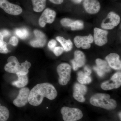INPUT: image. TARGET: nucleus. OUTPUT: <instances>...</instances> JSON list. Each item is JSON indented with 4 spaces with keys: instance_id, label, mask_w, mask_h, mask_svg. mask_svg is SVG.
Wrapping results in <instances>:
<instances>
[{
    "instance_id": "nucleus-7",
    "label": "nucleus",
    "mask_w": 121,
    "mask_h": 121,
    "mask_svg": "<svg viewBox=\"0 0 121 121\" xmlns=\"http://www.w3.org/2000/svg\"><path fill=\"white\" fill-rule=\"evenodd\" d=\"M0 8L6 13L15 16L19 15L23 12L21 7L11 3L7 0H0Z\"/></svg>"
},
{
    "instance_id": "nucleus-16",
    "label": "nucleus",
    "mask_w": 121,
    "mask_h": 121,
    "mask_svg": "<svg viewBox=\"0 0 121 121\" xmlns=\"http://www.w3.org/2000/svg\"><path fill=\"white\" fill-rule=\"evenodd\" d=\"M74 70H78L83 66L86 63V56L83 52L80 51H76L74 53V59L71 60Z\"/></svg>"
},
{
    "instance_id": "nucleus-20",
    "label": "nucleus",
    "mask_w": 121,
    "mask_h": 121,
    "mask_svg": "<svg viewBox=\"0 0 121 121\" xmlns=\"http://www.w3.org/2000/svg\"><path fill=\"white\" fill-rule=\"evenodd\" d=\"M33 9L36 12L43 11L46 5L47 0H31Z\"/></svg>"
},
{
    "instance_id": "nucleus-11",
    "label": "nucleus",
    "mask_w": 121,
    "mask_h": 121,
    "mask_svg": "<svg viewBox=\"0 0 121 121\" xmlns=\"http://www.w3.org/2000/svg\"><path fill=\"white\" fill-rule=\"evenodd\" d=\"M108 31L95 28L94 29V40L96 45L102 46L108 42Z\"/></svg>"
},
{
    "instance_id": "nucleus-32",
    "label": "nucleus",
    "mask_w": 121,
    "mask_h": 121,
    "mask_svg": "<svg viewBox=\"0 0 121 121\" xmlns=\"http://www.w3.org/2000/svg\"><path fill=\"white\" fill-rule=\"evenodd\" d=\"M94 69L95 71L97 72L98 75L99 76H100V77H103V76L105 75V73H104L103 71L99 69L96 66L94 67Z\"/></svg>"
},
{
    "instance_id": "nucleus-18",
    "label": "nucleus",
    "mask_w": 121,
    "mask_h": 121,
    "mask_svg": "<svg viewBox=\"0 0 121 121\" xmlns=\"http://www.w3.org/2000/svg\"><path fill=\"white\" fill-rule=\"evenodd\" d=\"M17 75L18 79L12 82L13 86L17 87V88H23L26 86L28 82V78L27 75Z\"/></svg>"
},
{
    "instance_id": "nucleus-37",
    "label": "nucleus",
    "mask_w": 121,
    "mask_h": 121,
    "mask_svg": "<svg viewBox=\"0 0 121 121\" xmlns=\"http://www.w3.org/2000/svg\"><path fill=\"white\" fill-rule=\"evenodd\" d=\"M4 37L1 33L0 32V43L3 42L4 41Z\"/></svg>"
},
{
    "instance_id": "nucleus-9",
    "label": "nucleus",
    "mask_w": 121,
    "mask_h": 121,
    "mask_svg": "<svg viewBox=\"0 0 121 121\" xmlns=\"http://www.w3.org/2000/svg\"><path fill=\"white\" fill-rule=\"evenodd\" d=\"M30 91L28 88L24 87L21 88L19 91L18 96L13 101V104L18 107L24 106L28 102Z\"/></svg>"
},
{
    "instance_id": "nucleus-15",
    "label": "nucleus",
    "mask_w": 121,
    "mask_h": 121,
    "mask_svg": "<svg viewBox=\"0 0 121 121\" xmlns=\"http://www.w3.org/2000/svg\"><path fill=\"white\" fill-rule=\"evenodd\" d=\"M83 6L87 13L90 14H96L101 9V4L98 0H83Z\"/></svg>"
},
{
    "instance_id": "nucleus-4",
    "label": "nucleus",
    "mask_w": 121,
    "mask_h": 121,
    "mask_svg": "<svg viewBox=\"0 0 121 121\" xmlns=\"http://www.w3.org/2000/svg\"><path fill=\"white\" fill-rule=\"evenodd\" d=\"M56 70L59 75V83L62 86L66 85L70 79L71 66L67 63H62L58 66Z\"/></svg>"
},
{
    "instance_id": "nucleus-34",
    "label": "nucleus",
    "mask_w": 121,
    "mask_h": 121,
    "mask_svg": "<svg viewBox=\"0 0 121 121\" xmlns=\"http://www.w3.org/2000/svg\"><path fill=\"white\" fill-rule=\"evenodd\" d=\"M84 72L88 75H90L91 73V70L89 67L86 66L84 67Z\"/></svg>"
},
{
    "instance_id": "nucleus-12",
    "label": "nucleus",
    "mask_w": 121,
    "mask_h": 121,
    "mask_svg": "<svg viewBox=\"0 0 121 121\" xmlns=\"http://www.w3.org/2000/svg\"><path fill=\"white\" fill-rule=\"evenodd\" d=\"M8 63L4 66V70L7 72L18 74L20 70L21 65L16 57L12 56L8 59Z\"/></svg>"
},
{
    "instance_id": "nucleus-17",
    "label": "nucleus",
    "mask_w": 121,
    "mask_h": 121,
    "mask_svg": "<svg viewBox=\"0 0 121 121\" xmlns=\"http://www.w3.org/2000/svg\"><path fill=\"white\" fill-rule=\"evenodd\" d=\"M105 59L111 68L117 70L121 69V60L118 54L111 53L106 56Z\"/></svg>"
},
{
    "instance_id": "nucleus-1",
    "label": "nucleus",
    "mask_w": 121,
    "mask_h": 121,
    "mask_svg": "<svg viewBox=\"0 0 121 121\" xmlns=\"http://www.w3.org/2000/svg\"><path fill=\"white\" fill-rule=\"evenodd\" d=\"M57 95V91L52 84L48 83H39L30 91L28 102L31 105L37 106L41 104L44 97L53 100Z\"/></svg>"
},
{
    "instance_id": "nucleus-10",
    "label": "nucleus",
    "mask_w": 121,
    "mask_h": 121,
    "mask_svg": "<svg viewBox=\"0 0 121 121\" xmlns=\"http://www.w3.org/2000/svg\"><path fill=\"white\" fill-rule=\"evenodd\" d=\"M94 38L91 35L85 36H77L74 39V42L76 47L82 48L83 49H89L91 47V44L94 41Z\"/></svg>"
},
{
    "instance_id": "nucleus-27",
    "label": "nucleus",
    "mask_w": 121,
    "mask_h": 121,
    "mask_svg": "<svg viewBox=\"0 0 121 121\" xmlns=\"http://www.w3.org/2000/svg\"><path fill=\"white\" fill-rule=\"evenodd\" d=\"M73 20L68 18H63L60 21V24L64 27H70Z\"/></svg>"
},
{
    "instance_id": "nucleus-38",
    "label": "nucleus",
    "mask_w": 121,
    "mask_h": 121,
    "mask_svg": "<svg viewBox=\"0 0 121 121\" xmlns=\"http://www.w3.org/2000/svg\"><path fill=\"white\" fill-rule=\"evenodd\" d=\"M118 115H119V118H120V120H121V112H119V114H118Z\"/></svg>"
},
{
    "instance_id": "nucleus-31",
    "label": "nucleus",
    "mask_w": 121,
    "mask_h": 121,
    "mask_svg": "<svg viewBox=\"0 0 121 121\" xmlns=\"http://www.w3.org/2000/svg\"><path fill=\"white\" fill-rule=\"evenodd\" d=\"M19 43V40L16 37L13 36L11 37L9 41V43L13 46H17Z\"/></svg>"
},
{
    "instance_id": "nucleus-6",
    "label": "nucleus",
    "mask_w": 121,
    "mask_h": 121,
    "mask_svg": "<svg viewBox=\"0 0 121 121\" xmlns=\"http://www.w3.org/2000/svg\"><path fill=\"white\" fill-rule=\"evenodd\" d=\"M121 85V73L117 72L112 76L110 80L103 82L101 87L104 90H110L117 89Z\"/></svg>"
},
{
    "instance_id": "nucleus-8",
    "label": "nucleus",
    "mask_w": 121,
    "mask_h": 121,
    "mask_svg": "<svg viewBox=\"0 0 121 121\" xmlns=\"http://www.w3.org/2000/svg\"><path fill=\"white\" fill-rule=\"evenodd\" d=\"M55 11L49 8L45 9L39 20V24L41 27H44L46 24H51L54 22L56 17Z\"/></svg>"
},
{
    "instance_id": "nucleus-35",
    "label": "nucleus",
    "mask_w": 121,
    "mask_h": 121,
    "mask_svg": "<svg viewBox=\"0 0 121 121\" xmlns=\"http://www.w3.org/2000/svg\"><path fill=\"white\" fill-rule=\"evenodd\" d=\"M52 4H60L64 2V0H49Z\"/></svg>"
},
{
    "instance_id": "nucleus-2",
    "label": "nucleus",
    "mask_w": 121,
    "mask_h": 121,
    "mask_svg": "<svg viewBox=\"0 0 121 121\" xmlns=\"http://www.w3.org/2000/svg\"><path fill=\"white\" fill-rule=\"evenodd\" d=\"M90 102L92 105L108 110L114 109L117 104L115 100L110 99V95L108 94L97 93L91 96Z\"/></svg>"
},
{
    "instance_id": "nucleus-13",
    "label": "nucleus",
    "mask_w": 121,
    "mask_h": 121,
    "mask_svg": "<svg viewBox=\"0 0 121 121\" xmlns=\"http://www.w3.org/2000/svg\"><path fill=\"white\" fill-rule=\"evenodd\" d=\"M35 38L30 41V44L34 48H42L44 47L47 42V37L44 33L40 30H34Z\"/></svg>"
},
{
    "instance_id": "nucleus-14",
    "label": "nucleus",
    "mask_w": 121,
    "mask_h": 121,
    "mask_svg": "<svg viewBox=\"0 0 121 121\" xmlns=\"http://www.w3.org/2000/svg\"><path fill=\"white\" fill-rule=\"evenodd\" d=\"M87 91V87L84 84L76 83L73 87V97L78 102H83L85 101L84 95Z\"/></svg>"
},
{
    "instance_id": "nucleus-25",
    "label": "nucleus",
    "mask_w": 121,
    "mask_h": 121,
    "mask_svg": "<svg viewBox=\"0 0 121 121\" xmlns=\"http://www.w3.org/2000/svg\"><path fill=\"white\" fill-rule=\"evenodd\" d=\"M21 67L20 70L18 74L22 75H26L29 72V69L31 66V63L27 60H25L24 62L21 63Z\"/></svg>"
},
{
    "instance_id": "nucleus-24",
    "label": "nucleus",
    "mask_w": 121,
    "mask_h": 121,
    "mask_svg": "<svg viewBox=\"0 0 121 121\" xmlns=\"http://www.w3.org/2000/svg\"><path fill=\"white\" fill-rule=\"evenodd\" d=\"M69 27L73 31L82 30L84 27V23L80 20H73Z\"/></svg>"
},
{
    "instance_id": "nucleus-28",
    "label": "nucleus",
    "mask_w": 121,
    "mask_h": 121,
    "mask_svg": "<svg viewBox=\"0 0 121 121\" xmlns=\"http://www.w3.org/2000/svg\"><path fill=\"white\" fill-rule=\"evenodd\" d=\"M9 52L7 48V43L5 41L0 43V53L6 54Z\"/></svg>"
},
{
    "instance_id": "nucleus-33",
    "label": "nucleus",
    "mask_w": 121,
    "mask_h": 121,
    "mask_svg": "<svg viewBox=\"0 0 121 121\" xmlns=\"http://www.w3.org/2000/svg\"><path fill=\"white\" fill-rule=\"evenodd\" d=\"M0 32L1 33L4 37L8 36L10 35V33L9 31L6 29L2 30Z\"/></svg>"
},
{
    "instance_id": "nucleus-23",
    "label": "nucleus",
    "mask_w": 121,
    "mask_h": 121,
    "mask_svg": "<svg viewBox=\"0 0 121 121\" xmlns=\"http://www.w3.org/2000/svg\"><path fill=\"white\" fill-rule=\"evenodd\" d=\"M9 116L8 109L4 106L0 105V121H7Z\"/></svg>"
},
{
    "instance_id": "nucleus-29",
    "label": "nucleus",
    "mask_w": 121,
    "mask_h": 121,
    "mask_svg": "<svg viewBox=\"0 0 121 121\" xmlns=\"http://www.w3.org/2000/svg\"><path fill=\"white\" fill-rule=\"evenodd\" d=\"M64 51V49L63 47H56L53 50V52L56 56H60L62 54Z\"/></svg>"
},
{
    "instance_id": "nucleus-19",
    "label": "nucleus",
    "mask_w": 121,
    "mask_h": 121,
    "mask_svg": "<svg viewBox=\"0 0 121 121\" xmlns=\"http://www.w3.org/2000/svg\"><path fill=\"white\" fill-rule=\"evenodd\" d=\"M56 39L62 45L65 51L68 52L72 50L73 44L70 40L66 39L63 37L60 36H57Z\"/></svg>"
},
{
    "instance_id": "nucleus-5",
    "label": "nucleus",
    "mask_w": 121,
    "mask_h": 121,
    "mask_svg": "<svg viewBox=\"0 0 121 121\" xmlns=\"http://www.w3.org/2000/svg\"><path fill=\"white\" fill-rule=\"evenodd\" d=\"M120 22L121 17L119 15L114 12H111L103 20L101 27L103 29L111 30L117 26Z\"/></svg>"
},
{
    "instance_id": "nucleus-3",
    "label": "nucleus",
    "mask_w": 121,
    "mask_h": 121,
    "mask_svg": "<svg viewBox=\"0 0 121 121\" xmlns=\"http://www.w3.org/2000/svg\"><path fill=\"white\" fill-rule=\"evenodd\" d=\"M60 112L64 121H76L81 119L83 116L82 112L78 108L64 107Z\"/></svg>"
},
{
    "instance_id": "nucleus-21",
    "label": "nucleus",
    "mask_w": 121,
    "mask_h": 121,
    "mask_svg": "<svg viewBox=\"0 0 121 121\" xmlns=\"http://www.w3.org/2000/svg\"><path fill=\"white\" fill-rule=\"evenodd\" d=\"M95 63L97 64L96 66L104 73L109 72L110 71L111 68L106 60L98 58L95 60Z\"/></svg>"
},
{
    "instance_id": "nucleus-22",
    "label": "nucleus",
    "mask_w": 121,
    "mask_h": 121,
    "mask_svg": "<svg viewBox=\"0 0 121 121\" xmlns=\"http://www.w3.org/2000/svg\"><path fill=\"white\" fill-rule=\"evenodd\" d=\"M77 79L79 83L82 84H89L92 81L90 75L82 71L78 72Z\"/></svg>"
},
{
    "instance_id": "nucleus-36",
    "label": "nucleus",
    "mask_w": 121,
    "mask_h": 121,
    "mask_svg": "<svg viewBox=\"0 0 121 121\" xmlns=\"http://www.w3.org/2000/svg\"><path fill=\"white\" fill-rule=\"evenodd\" d=\"M71 0L75 4H79L81 3L83 0Z\"/></svg>"
},
{
    "instance_id": "nucleus-26",
    "label": "nucleus",
    "mask_w": 121,
    "mask_h": 121,
    "mask_svg": "<svg viewBox=\"0 0 121 121\" xmlns=\"http://www.w3.org/2000/svg\"><path fill=\"white\" fill-rule=\"evenodd\" d=\"M16 35L21 39H25L28 37L29 32L28 30L25 28L17 29L15 31Z\"/></svg>"
},
{
    "instance_id": "nucleus-30",
    "label": "nucleus",
    "mask_w": 121,
    "mask_h": 121,
    "mask_svg": "<svg viewBox=\"0 0 121 121\" xmlns=\"http://www.w3.org/2000/svg\"><path fill=\"white\" fill-rule=\"evenodd\" d=\"M57 43L55 40L52 39L49 41L48 44V46L51 51H53V50L56 47Z\"/></svg>"
}]
</instances>
